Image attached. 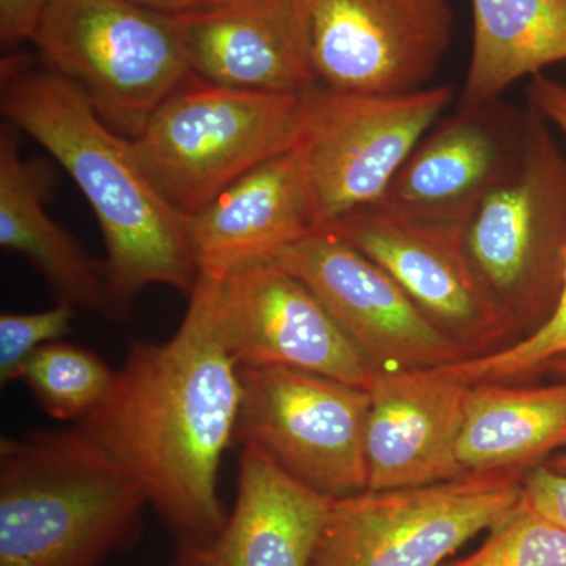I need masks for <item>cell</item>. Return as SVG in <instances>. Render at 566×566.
Segmentation results:
<instances>
[{"label":"cell","instance_id":"6da1fadb","mask_svg":"<svg viewBox=\"0 0 566 566\" xmlns=\"http://www.w3.org/2000/svg\"><path fill=\"white\" fill-rule=\"evenodd\" d=\"M218 277L200 273L166 342H133L99 405L74 427L139 483L178 543L218 534L222 457L240 412V365L216 329Z\"/></svg>","mask_w":566,"mask_h":566},{"label":"cell","instance_id":"d4e9b609","mask_svg":"<svg viewBox=\"0 0 566 566\" xmlns=\"http://www.w3.org/2000/svg\"><path fill=\"white\" fill-rule=\"evenodd\" d=\"M76 307L61 303L32 314L0 315V382L21 379L22 368L41 346L62 340L70 334Z\"/></svg>","mask_w":566,"mask_h":566},{"label":"cell","instance_id":"ba28073f","mask_svg":"<svg viewBox=\"0 0 566 566\" xmlns=\"http://www.w3.org/2000/svg\"><path fill=\"white\" fill-rule=\"evenodd\" d=\"M452 99L450 85L405 95L323 85L303 93V126L294 148L314 192L319 229L381 203L398 170Z\"/></svg>","mask_w":566,"mask_h":566},{"label":"cell","instance_id":"cb8c5ba5","mask_svg":"<svg viewBox=\"0 0 566 566\" xmlns=\"http://www.w3.org/2000/svg\"><path fill=\"white\" fill-rule=\"evenodd\" d=\"M471 556L450 566H566V527L528 504L524 495Z\"/></svg>","mask_w":566,"mask_h":566},{"label":"cell","instance_id":"52a82bcc","mask_svg":"<svg viewBox=\"0 0 566 566\" xmlns=\"http://www.w3.org/2000/svg\"><path fill=\"white\" fill-rule=\"evenodd\" d=\"M524 472L333 499L311 566H441L520 502Z\"/></svg>","mask_w":566,"mask_h":566},{"label":"cell","instance_id":"d6986e66","mask_svg":"<svg viewBox=\"0 0 566 566\" xmlns=\"http://www.w3.org/2000/svg\"><path fill=\"white\" fill-rule=\"evenodd\" d=\"M44 172L21 156L10 128L0 136V245L18 253L73 307L109 316V283L96 262L44 208Z\"/></svg>","mask_w":566,"mask_h":566},{"label":"cell","instance_id":"9c48e42d","mask_svg":"<svg viewBox=\"0 0 566 566\" xmlns=\"http://www.w3.org/2000/svg\"><path fill=\"white\" fill-rule=\"evenodd\" d=\"M240 376L233 442L324 497L367 490L368 390L285 367L240 365Z\"/></svg>","mask_w":566,"mask_h":566},{"label":"cell","instance_id":"7c38bea8","mask_svg":"<svg viewBox=\"0 0 566 566\" xmlns=\"http://www.w3.org/2000/svg\"><path fill=\"white\" fill-rule=\"evenodd\" d=\"M216 329L241 367H285L367 390L376 371L318 296L277 262L219 279Z\"/></svg>","mask_w":566,"mask_h":566},{"label":"cell","instance_id":"2e32d148","mask_svg":"<svg viewBox=\"0 0 566 566\" xmlns=\"http://www.w3.org/2000/svg\"><path fill=\"white\" fill-rule=\"evenodd\" d=\"M367 390V490L433 485L469 474L458 442L471 385L438 367L376 371Z\"/></svg>","mask_w":566,"mask_h":566},{"label":"cell","instance_id":"e0dca14e","mask_svg":"<svg viewBox=\"0 0 566 566\" xmlns=\"http://www.w3.org/2000/svg\"><path fill=\"white\" fill-rule=\"evenodd\" d=\"M318 229L314 192L296 148L253 167L186 218L200 273L218 279L275 262Z\"/></svg>","mask_w":566,"mask_h":566},{"label":"cell","instance_id":"f1b7e54d","mask_svg":"<svg viewBox=\"0 0 566 566\" xmlns=\"http://www.w3.org/2000/svg\"><path fill=\"white\" fill-rule=\"evenodd\" d=\"M543 368L547 371H554V374L565 376L566 378V354H564V356L554 357V359H551ZM546 468L557 472V474L566 475V453L551 458L546 463Z\"/></svg>","mask_w":566,"mask_h":566},{"label":"cell","instance_id":"44dd1931","mask_svg":"<svg viewBox=\"0 0 566 566\" xmlns=\"http://www.w3.org/2000/svg\"><path fill=\"white\" fill-rule=\"evenodd\" d=\"M472 18L460 104L495 102L523 77L566 62V0H472Z\"/></svg>","mask_w":566,"mask_h":566},{"label":"cell","instance_id":"83f0119b","mask_svg":"<svg viewBox=\"0 0 566 566\" xmlns=\"http://www.w3.org/2000/svg\"><path fill=\"white\" fill-rule=\"evenodd\" d=\"M144 9L155 11V13L164 14V17H181V14L191 13V11L200 9L210 0H132Z\"/></svg>","mask_w":566,"mask_h":566},{"label":"cell","instance_id":"ffe728a7","mask_svg":"<svg viewBox=\"0 0 566 566\" xmlns=\"http://www.w3.org/2000/svg\"><path fill=\"white\" fill-rule=\"evenodd\" d=\"M564 449L566 381L542 387L471 386L458 442L465 472H524Z\"/></svg>","mask_w":566,"mask_h":566},{"label":"cell","instance_id":"8992f818","mask_svg":"<svg viewBox=\"0 0 566 566\" xmlns=\"http://www.w3.org/2000/svg\"><path fill=\"white\" fill-rule=\"evenodd\" d=\"M32 41L46 69L129 140L192 74L174 18L132 0H48Z\"/></svg>","mask_w":566,"mask_h":566},{"label":"cell","instance_id":"4316f807","mask_svg":"<svg viewBox=\"0 0 566 566\" xmlns=\"http://www.w3.org/2000/svg\"><path fill=\"white\" fill-rule=\"evenodd\" d=\"M48 0H0V40L13 46L33 39Z\"/></svg>","mask_w":566,"mask_h":566},{"label":"cell","instance_id":"277c9868","mask_svg":"<svg viewBox=\"0 0 566 566\" xmlns=\"http://www.w3.org/2000/svg\"><path fill=\"white\" fill-rule=\"evenodd\" d=\"M549 125L524 109L515 158L460 234L465 259L516 333L542 326L564 292L566 155Z\"/></svg>","mask_w":566,"mask_h":566},{"label":"cell","instance_id":"484cf974","mask_svg":"<svg viewBox=\"0 0 566 566\" xmlns=\"http://www.w3.org/2000/svg\"><path fill=\"white\" fill-rule=\"evenodd\" d=\"M523 495L539 513L566 527V475L536 465L524 475Z\"/></svg>","mask_w":566,"mask_h":566},{"label":"cell","instance_id":"7402d4cb","mask_svg":"<svg viewBox=\"0 0 566 566\" xmlns=\"http://www.w3.org/2000/svg\"><path fill=\"white\" fill-rule=\"evenodd\" d=\"M528 106L538 111L551 125L566 137V84L545 74L532 77L527 87ZM566 354V270L564 292L556 311L542 326L521 340L512 342L495 352L468 357L460 363L442 365L441 370L452 378L480 385L505 382L545 367L554 357Z\"/></svg>","mask_w":566,"mask_h":566},{"label":"cell","instance_id":"3957f363","mask_svg":"<svg viewBox=\"0 0 566 566\" xmlns=\"http://www.w3.org/2000/svg\"><path fill=\"white\" fill-rule=\"evenodd\" d=\"M147 506L77 427L0 441V566H99L139 539Z\"/></svg>","mask_w":566,"mask_h":566},{"label":"cell","instance_id":"ac0fdd59","mask_svg":"<svg viewBox=\"0 0 566 566\" xmlns=\"http://www.w3.org/2000/svg\"><path fill=\"white\" fill-rule=\"evenodd\" d=\"M331 501L243 447L233 512L212 538L178 543L169 566H311Z\"/></svg>","mask_w":566,"mask_h":566},{"label":"cell","instance_id":"30bf717a","mask_svg":"<svg viewBox=\"0 0 566 566\" xmlns=\"http://www.w3.org/2000/svg\"><path fill=\"white\" fill-rule=\"evenodd\" d=\"M449 0H312L318 85L367 95L427 88L450 50Z\"/></svg>","mask_w":566,"mask_h":566},{"label":"cell","instance_id":"8fae6325","mask_svg":"<svg viewBox=\"0 0 566 566\" xmlns=\"http://www.w3.org/2000/svg\"><path fill=\"white\" fill-rule=\"evenodd\" d=\"M275 262L318 296L375 371L438 368L469 357L379 264L331 230H315Z\"/></svg>","mask_w":566,"mask_h":566},{"label":"cell","instance_id":"603a6c76","mask_svg":"<svg viewBox=\"0 0 566 566\" xmlns=\"http://www.w3.org/2000/svg\"><path fill=\"white\" fill-rule=\"evenodd\" d=\"M114 376L92 349L59 340L32 354L21 379L48 416L76 424L99 405Z\"/></svg>","mask_w":566,"mask_h":566},{"label":"cell","instance_id":"9a60e30c","mask_svg":"<svg viewBox=\"0 0 566 566\" xmlns=\"http://www.w3.org/2000/svg\"><path fill=\"white\" fill-rule=\"evenodd\" d=\"M312 0H210L175 17L193 76L243 91L303 95L316 81Z\"/></svg>","mask_w":566,"mask_h":566},{"label":"cell","instance_id":"4fadbf2b","mask_svg":"<svg viewBox=\"0 0 566 566\" xmlns=\"http://www.w3.org/2000/svg\"><path fill=\"white\" fill-rule=\"evenodd\" d=\"M323 229L374 260L400 285L422 314L463 346L469 357L506 346L516 329L495 305L465 259L460 237L433 232L364 208Z\"/></svg>","mask_w":566,"mask_h":566},{"label":"cell","instance_id":"5b68a950","mask_svg":"<svg viewBox=\"0 0 566 566\" xmlns=\"http://www.w3.org/2000/svg\"><path fill=\"white\" fill-rule=\"evenodd\" d=\"M303 95L243 91L189 77L133 140L167 203L192 216L253 167L293 150Z\"/></svg>","mask_w":566,"mask_h":566},{"label":"cell","instance_id":"7a4b0ae2","mask_svg":"<svg viewBox=\"0 0 566 566\" xmlns=\"http://www.w3.org/2000/svg\"><path fill=\"white\" fill-rule=\"evenodd\" d=\"M20 62L2 63V114L61 164L95 212L106 245L109 318L128 316L147 286L189 296L200 271L186 216L153 186L133 140L109 128L69 81Z\"/></svg>","mask_w":566,"mask_h":566},{"label":"cell","instance_id":"5bb4252c","mask_svg":"<svg viewBox=\"0 0 566 566\" xmlns=\"http://www.w3.org/2000/svg\"><path fill=\"white\" fill-rule=\"evenodd\" d=\"M523 115L501 99L460 104L424 134L379 207L422 229L460 237L515 158Z\"/></svg>","mask_w":566,"mask_h":566}]
</instances>
